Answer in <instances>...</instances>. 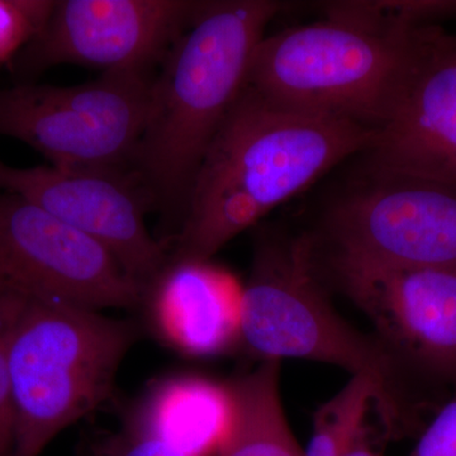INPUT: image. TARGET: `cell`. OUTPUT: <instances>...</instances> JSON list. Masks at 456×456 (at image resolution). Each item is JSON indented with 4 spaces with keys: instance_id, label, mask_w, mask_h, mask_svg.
Masks as SVG:
<instances>
[{
    "instance_id": "obj_5",
    "label": "cell",
    "mask_w": 456,
    "mask_h": 456,
    "mask_svg": "<svg viewBox=\"0 0 456 456\" xmlns=\"http://www.w3.org/2000/svg\"><path fill=\"white\" fill-rule=\"evenodd\" d=\"M134 340L127 321L26 297L8 345L14 456H41L60 432L101 407Z\"/></svg>"
},
{
    "instance_id": "obj_21",
    "label": "cell",
    "mask_w": 456,
    "mask_h": 456,
    "mask_svg": "<svg viewBox=\"0 0 456 456\" xmlns=\"http://www.w3.org/2000/svg\"><path fill=\"white\" fill-rule=\"evenodd\" d=\"M410 456H456V393L437 410Z\"/></svg>"
},
{
    "instance_id": "obj_18",
    "label": "cell",
    "mask_w": 456,
    "mask_h": 456,
    "mask_svg": "<svg viewBox=\"0 0 456 456\" xmlns=\"http://www.w3.org/2000/svg\"><path fill=\"white\" fill-rule=\"evenodd\" d=\"M26 297L14 290L0 294V456H14L16 413L8 369V345L12 330Z\"/></svg>"
},
{
    "instance_id": "obj_3",
    "label": "cell",
    "mask_w": 456,
    "mask_h": 456,
    "mask_svg": "<svg viewBox=\"0 0 456 456\" xmlns=\"http://www.w3.org/2000/svg\"><path fill=\"white\" fill-rule=\"evenodd\" d=\"M241 344L261 362L312 360L367 378L377 393L378 419L393 439L419 428L428 406L425 383L377 336L359 331L335 310L318 277L307 232L260 231L244 284Z\"/></svg>"
},
{
    "instance_id": "obj_16",
    "label": "cell",
    "mask_w": 456,
    "mask_h": 456,
    "mask_svg": "<svg viewBox=\"0 0 456 456\" xmlns=\"http://www.w3.org/2000/svg\"><path fill=\"white\" fill-rule=\"evenodd\" d=\"M377 402L367 378L351 377L338 395L318 408L305 456H345Z\"/></svg>"
},
{
    "instance_id": "obj_12",
    "label": "cell",
    "mask_w": 456,
    "mask_h": 456,
    "mask_svg": "<svg viewBox=\"0 0 456 456\" xmlns=\"http://www.w3.org/2000/svg\"><path fill=\"white\" fill-rule=\"evenodd\" d=\"M368 173L456 189V35L419 26L397 102L365 151Z\"/></svg>"
},
{
    "instance_id": "obj_7",
    "label": "cell",
    "mask_w": 456,
    "mask_h": 456,
    "mask_svg": "<svg viewBox=\"0 0 456 456\" xmlns=\"http://www.w3.org/2000/svg\"><path fill=\"white\" fill-rule=\"evenodd\" d=\"M308 235L318 250L456 274V189L365 171Z\"/></svg>"
},
{
    "instance_id": "obj_23",
    "label": "cell",
    "mask_w": 456,
    "mask_h": 456,
    "mask_svg": "<svg viewBox=\"0 0 456 456\" xmlns=\"http://www.w3.org/2000/svg\"><path fill=\"white\" fill-rule=\"evenodd\" d=\"M3 290H4V288H3L2 285H0V294H2Z\"/></svg>"
},
{
    "instance_id": "obj_10",
    "label": "cell",
    "mask_w": 456,
    "mask_h": 456,
    "mask_svg": "<svg viewBox=\"0 0 456 456\" xmlns=\"http://www.w3.org/2000/svg\"><path fill=\"white\" fill-rule=\"evenodd\" d=\"M0 285L97 311L139 308L145 292L103 245L7 191H0Z\"/></svg>"
},
{
    "instance_id": "obj_9",
    "label": "cell",
    "mask_w": 456,
    "mask_h": 456,
    "mask_svg": "<svg viewBox=\"0 0 456 456\" xmlns=\"http://www.w3.org/2000/svg\"><path fill=\"white\" fill-rule=\"evenodd\" d=\"M194 0H55L40 36L9 65L16 83L53 66L154 73L193 23Z\"/></svg>"
},
{
    "instance_id": "obj_4",
    "label": "cell",
    "mask_w": 456,
    "mask_h": 456,
    "mask_svg": "<svg viewBox=\"0 0 456 456\" xmlns=\"http://www.w3.org/2000/svg\"><path fill=\"white\" fill-rule=\"evenodd\" d=\"M419 27L326 17L264 36L245 86L279 107L378 132L397 102Z\"/></svg>"
},
{
    "instance_id": "obj_19",
    "label": "cell",
    "mask_w": 456,
    "mask_h": 456,
    "mask_svg": "<svg viewBox=\"0 0 456 456\" xmlns=\"http://www.w3.org/2000/svg\"><path fill=\"white\" fill-rule=\"evenodd\" d=\"M375 16L398 25H432L437 20L456 18V0H406V2H368Z\"/></svg>"
},
{
    "instance_id": "obj_2",
    "label": "cell",
    "mask_w": 456,
    "mask_h": 456,
    "mask_svg": "<svg viewBox=\"0 0 456 456\" xmlns=\"http://www.w3.org/2000/svg\"><path fill=\"white\" fill-rule=\"evenodd\" d=\"M281 9L272 0L202 2L152 77L145 126L128 170L151 198L154 212L178 230L200 165L245 88L266 26Z\"/></svg>"
},
{
    "instance_id": "obj_13",
    "label": "cell",
    "mask_w": 456,
    "mask_h": 456,
    "mask_svg": "<svg viewBox=\"0 0 456 456\" xmlns=\"http://www.w3.org/2000/svg\"><path fill=\"white\" fill-rule=\"evenodd\" d=\"M244 284L212 259L173 257L146 285L141 307L171 349L196 358L241 344Z\"/></svg>"
},
{
    "instance_id": "obj_11",
    "label": "cell",
    "mask_w": 456,
    "mask_h": 456,
    "mask_svg": "<svg viewBox=\"0 0 456 456\" xmlns=\"http://www.w3.org/2000/svg\"><path fill=\"white\" fill-rule=\"evenodd\" d=\"M0 191L17 194L103 245L146 288L169 259V245L146 224L151 198L126 169L20 167L0 161Z\"/></svg>"
},
{
    "instance_id": "obj_17",
    "label": "cell",
    "mask_w": 456,
    "mask_h": 456,
    "mask_svg": "<svg viewBox=\"0 0 456 456\" xmlns=\"http://www.w3.org/2000/svg\"><path fill=\"white\" fill-rule=\"evenodd\" d=\"M53 5L55 0H0V69L40 36Z\"/></svg>"
},
{
    "instance_id": "obj_22",
    "label": "cell",
    "mask_w": 456,
    "mask_h": 456,
    "mask_svg": "<svg viewBox=\"0 0 456 456\" xmlns=\"http://www.w3.org/2000/svg\"><path fill=\"white\" fill-rule=\"evenodd\" d=\"M380 428H382V425L378 424L374 428V426L369 424V419H367L345 456H383L379 441L382 437L387 436L380 437L377 434Z\"/></svg>"
},
{
    "instance_id": "obj_14",
    "label": "cell",
    "mask_w": 456,
    "mask_h": 456,
    "mask_svg": "<svg viewBox=\"0 0 456 456\" xmlns=\"http://www.w3.org/2000/svg\"><path fill=\"white\" fill-rule=\"evenodd\" d=\"M230 383L183 374L155 383L130 428L160 437L191 456L217 455L235 419Z\"/></svg>"
},
{
    "instance_id": "obj_20",
    "label": "cell",
    "mask_w": 456,
    "mask_h": 456,
    "mask_svg": "<svg viewBox=\"0 0 456 456\" xmlns=\"http://www.w3.org/2000/svg\"><path fill=\"white\" fill-rule=\"evenodd\" d=\"M94 456H191L160 437L128 428L110 435L95 448Z\"/></svg>"
},
{
    "instance_id": "obj_15",
    "label": "cell",
    "mask_w": 456,
    "mask_h": 456,
    "mask_svg": "<svg viewBox=\"0 0 456 456\" xmlns=\"http://www.w3.org/2000/svg\"><path fill=\"white\" fill-rule=\"evenodd\" d=\"M281 360H264L230 382L235 419L217 456H305L279 393Z\"/></svg>"
},
{
    "instance_id": "obj_8",
    "label": "cell",
    "mask_w": 456,
    "mask_h": 456,
    "mask_svg": "<svg viewBox=\"0 0 456 456\" xmlns=\"http://www.w3.org/2000/svg\"><path fill=\"white\" fill-rule=\"evenodd\" d=\"M312 244V242H311ZM321 281L349 298L374 335L422 383L456 389V274L318 250Z\"/></svg>"
},
{
    "instance_id": "obj_1",
    "label": "cell",
    "mask_w": 456,
    "mask_h": 456,
    "mask_svg": "<svg viewBox=\"0 0 456 456\" xmlns=\"http://www.w3.org/2000/svg\"><path fill=\"white\" fill-rule=\"evenodd\" d=\"M375 134L358 123L279 107L245 86L200 165L170 256L212 259L279 204L364 154Z\"/></svg>"
},
{
    "instance_id": "obj_6",
    "label": "cell",
    "mask_w": 456,
    "mask_h": 456,
    "mask_svg": "<svg viewBox=\"0 0 456 456\" xmlns=\"http://www.w3.org/2000/svg\"><path fill=\"white\" fill-rule=\"evenodd\" d=\"M155 73L101 74L73 86L16 83L0 89V136L64 167L130 169Z\"/></svg>"
}]
</instances>
